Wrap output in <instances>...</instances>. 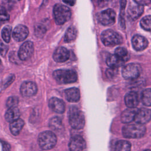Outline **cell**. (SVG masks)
Here are the masks:
<instances>
[{
    "instance_id": "1",
    "label": "cell",
    "mask_w": 151,
    "mask_h": 151,
    "mask_svg": "<svg viewBox=\"0 0 151 151\" xmlns=\"http://www.w3.org/2000/svg\"><path fill=\"white\" fill-rule=\"evenodd\" d=\"M145 126L139 123L126 125L122 129L123 135L126 138H140L145 134Z\"/></svg>"
},
{
    "instance_id": "2",
    "label": "cell",
    "mask_w": 151,
    "mask_h": 151,
    "mask_svg": "<svg viewBox=\"0 0 151 151\" xmlns=\"http://www.w3.org/2000/svg\"><path fill=\"white\" fill-rule=\"evenodd\" d=\"M53 14L55 23L58 25H62L69 20L71 12L70 8L67 6L57 4L54 7Z\"/></svg>"
},
{
    "instance_id": "3",
    "label": "cell",
    "mask_w": 151,
    "mask_h": 151,
    "mask_svg": "<svg viewBox=\"0 0 151 151\" xmlns=\"http://www.w3.org/2000/svg\"><path fill=\"white\" fill-rule=\"evenodd\" d=\"M54 78L61 84L74 83L77 80V73L70 70H57L52 74Z\"/></svg>"
},
{
    "instance_id": "4",
    "label": "cell",
    "mask_w": 151,
    "mask_h": 151,
    "mask_svg": "<svg viewBox=\"0 0 151 151\" xmlns=\"http://www.w3.org/2000/svg\"><path fill=\"white\" fill-rule=\"evenodd\" d=\"M40 147L43 150H49L53 148L57 143V137L51 131H44L40 133L38 137Z\"/></svg>"
},
{
    "instance_id": "5",
    "label": "cell",
    "mask_w": 151,
    "mask_h": 151,
    "mask_svg": "<svg viewBox=\"0 0 151 151\" xmlns=\"http://www.w3.org/2000/svg\"><path fill=\"white\" fill-rule=\"evenodd\" d=\"M69 123L73 129H83L85 124V118L83 112L76 107H72L69 112Z\"/></svg>"
},
{
    "instance_id": "6",
    "label": "cell",
    "mask_w": 151,
    "mask_h": 151,
    "mask_svg": "<svg viewBox=\"0 0 151 151\" xmlns=\"http://www.w3.org/2000/svg\"><path fill=\"white\" fill-rule=\"evenodd\" d=\"M101 40L104 45L107 47L114 46L123 42L122 36L111 29L104 31L101 33Z\"/></svg>"
},
{
    "instance_id": "7",
    "label": "cell",
    "mask_w": 151,
    "mask_h": 151,
    "mask_svg": "<svg viewBox=\"0 0 151 151\" xmlns=\"http://www.w3.org/2000/svg\"><path fill=\"white\" fill-rule=\"evenodd\" d=\"M122 76L126 80L137 78L140 73V67L138 64L131 63L126 65L122 69Z\"/></svg>"
},
{
    "instance_id": "8",
    "label": "cell",
    "mask_w": 151,
    "mask_h": 151,
    "mask_svg": "<svg viewBox=\"0 0 151 151\" xmlns=\"http://www.w3.org/2000/svg\"><path fill=\"white\" fill-rule=\"evenodd\" d=\"M97 19L103 25H111L115 22L116 13L111 9L104 10L98 14Z\"/></svg>"
},
{
    "instance_id": "9",
    "label": "cell",
    "mask_w": 151,
    "mask_h": 151,
    "mask_svg": "<svg viewBox=\"0 0 151 151\" xmlns=\"http://www.w3.org/2000/svg\"><path fill=\"white\" fill-rule=\"evenodd\" d=\"M34 52L33 43L28 41L24 42L20 47L18 51V57L21 60L25 61L29 59Z\"/></svg>"
},
{
    "instance_id": "10",
    "label": "cell",
    "mask_w": 151,
    "mask_h": 151,
    "mask_svg": "<svg viewBox=\"0 0 151 151\" xmlns=\"http://www.w3.org/2000/svg\"><path fill=\"white\" fill-rule=\"evenodd\" d=\"M68 147L70 151H84L86 143L81 136L76 135L71 139Z\"/></svg>"
},
{
    "instance_id": "11",
    "label": "cell",
    "mask_w": 151,
    "mask_h": 151,
    "mask_svg": "<svg viewBox=\"0 0 151 151\" xmlns=\"http://www.w3.org/2000/svg\"><path fill=\"white\" fill-rule=\"evenodd\" d=\"M20 92L24 97H31L37 92V86L32 81L24 82L20 87Z\"/></svg>"
},
{
    "instance_id": "12",
    "label": "cell",
    "mask_w": 151,
    "mask_h": 151,
    "mask_svg": "<svg viewBox=\"0 0 151 151\" xmlns=\"http://www.w3.org/2000/svg\"><path fill=\"white\" fill-rule=\"evenodd\" d=\"M151 119V110L146 108H141L137 110L134 121L139 124H144Z\"/></svg>"
},
{
    "instance_id": "13",
    "label": "cell",
    "mask_w": 151,
    "mask_h": 151,
    "mask_svg": "<svg viewBox=\"0 0 151 151\" xmlns=\"http://www.w3.org/2000/svg\"><path fill=\"white\" fill-rule=\"evenodd\" d=\"M28 28L24 25H18L14 29L12 35L16 41H22L26 39L28 35Z\"/></svg>"
},
{
    "instance_id": "14",
    "label": "cell",
    "mask_w": 151,
    "mask_h": 151,
    "mask_svg": "<svg viewBox=\"0 0 151 151\" xmlns=\"http://www.w3.org/2000/svg\"><path fill=\"white\" fill-rule=\"evenodd\" d=\"M48 106L50 109L59 114L63 113L65 111V104L63 100L57 97H52L48 101Z\"/></svg>"
},
{
    "instance_id": "15",
    "label": "cell",
    "mask_w": 151,
    "mask_h": 151,
    "mask_svg": "<svg viewBox=\"0 0 151 151\" xmlns=\"http://www.w3.org/2000/svg\"><path fill=\"white\" fill-rule=\"evenodd\" d=\"M52 57L54 60L57 63L65 62L69 58L70 52L67 48L60 47L55 50Z\"/></svg>"
},
{
    "instance_id": "16",
    "label": "cell",
    "mask_w": 151,
    "mask_h": 151,
    "mask_svg": "<svg viewBox=\"0 0 151 151\" xmlns=\"http://www.w3.org/2000/svg\"><path fill=\"white\" fill-rule=\"evenodd\" d=\"M132 44L135 50L142 51L147 47L148 41L144 37L140 35H136L132 38Z\"/></svg>"
},
{
    "instance_id": "17",
    "label": "cell",
    "mask_w": 151,
    "mask_h": 151,
    "mask_svg": "<svg viewBox=\"0 0 151 151\" xmlns=\"http://www.w3.org/2000/svg\"><path fill=\"white\" fill-rule=\"evenodd\" d=\"M144 11V6L139 4L130 5L127 10L128 17L132 20L138 19Z\"/></svg>"
},
{
    "instance_id": "18",
    "label": "cell",
    "mask_w": 151,
    "mask_h": 151,
    "mask_svg": "<svg viewBox=\"0 0 151 151\" xmlns=\"http://www.w3.org/2000/svg\"><path fill=\"white\" fill-rule=\"evenodd\" d=\"M137 109L134 108H129L124 110L121 114L120 119L123 123H129L134 119Z\"/></svg>"
},
{
    "instance_id": "19",
    "label": "cell",
    "mask_w": 151,
    "mask_h": 151,
    "mask_svg": "<svg viewBox=\"0 0 151 151\" xmlns=\"http://www.w3.org/2000/svg\"><path fill=\"white\" fill-rule=\"evenodd\" d=\"M64 95L66 100L70 102H77L80 97L79 90L76 87L65 90L64 91Z\"/></svg>"
},
{
    "instance_id": "20",
    "label": "cell",
    "mask_w": 151,
    "mask_h": 151,
    "mask_svg": "<svg viewBox=\"0 0 151 151\" xmlns=\"http://www.w3.org/2000/svg\"><path fill=\"white\" fill-rule=\"evenodd\" d=\"M139 96L136 92H129L124 97V102L129 108H134L139 103Z\"/></svg>"
},
{
    "instance_id": "21",
    "label": "cell",
    "mask_w": 151,
    "mask_h": 151,
    "mask_svg": "<svg viewBox=\"0 0 151 151\" xmlns=\"http://www.w3.org/2000/svg\"><path fill=\"white\" fill-rule=\"evenodd\" d=\"M125 61L119 57L116 54L110 55L107 60L106 63L110 68H117L123 65Z\"/></svg>"
},
{
    "instance_id": "22",
    "label": "cell",
    "mask_w": 151,
    "mask_h": 151,
    "mask_svg": "<svg viewBox=\"0 0 151 151\" xmlns=\"http://www.w3.org/2000/svg\"><path fill=\"white\" fill-rule=\"evenodd\" d=\"M20 116V112L17 107H13L9 108L5 114V120L9 123L14 122V120L19 119Z\"/></svg>"
},
{
    "instance_id": "23",
    "label": "cell",
    "mask_w": 151,
    "mask_h": 151,
    "mask_svg": "<svg viewBox=\"0 0 151 151\" xmlns=\"http://www.w3.org/2000/svg\"><path fill=\"white\" fill-rule=\"evenodd\" d=\"M24 125V122L21 119L19 118L11 122L9 126V129L11 133L15 136L19 134Z\"/></svg>"
},
{
    "instance_id": "24",
    "label": "cell",
    "mask_w": 151,
    "mask_h": 151,
    "mask_svg": "<svg viewBox=\"0 0 151 151\" xmlns=\"http://www.w3.org/2000/svg\"><path fill=\"white\" fill-rule=\"evenodd\" d=\"M77 35V31L76 28L73 27H70L66 31L64 37V41L66 42H70L73 40H74Z\"/></svg>"
},
{
    "instance_id": "25",
    "label": "cell",
    "mask_w": 151,
    "mask_h": 151,
    "mask_svg": "<svg viewBox=\"0 0 151 151\" xmlns=\"http://www.w3.org/2000/svg\"><path fill=\"white\" fill-rule=\"evenodd\" d=\"M131 144L127 140H119L116 142L114 151H130Z\"/></svg>"
},
{
    "instance_id": "26",
    "label": "cell",
    "mask_w": 151,
    "mask_h": 151,
    "mask_svg": "<svg viewBox=\"0 0 151 151\" xmlns=\"http://www.w3.org/2000/svg\"><path fill=\"white\" fill-rule=\"evenodd\" d=\"M141 100L144 105L151 106V88H146L143 91Z\"/></svg>"
},
{
    "instance_id": "27",
    "label": "cell",
    "mask_w": 151,
    "mask_h": 151,
    "mask_svg": "<svg viewBox=\"0 0 151 151\" xmlns=\"http://www.w3.org/2000/svg\"><path fill=\"white\" fill-rule=\"evenodd\" d=\"M49 126L53 130L57 131L61 129L63 127L61 120L57 117L51 118L49 122Z\"/></svg>"
},
{
    "instance_id": "28",
    "label": "cell",
    "mask_w": 151,
    "mask_h": 151,
    "mask_svg": "<svg viewBox=\"0 0 151 151\" xmlns=\"http://www.w3.org/2000/svg\"><path fill=\"white\" fill-rule=\"evenodd\" d=\"M126 5V0H121L120 1V12L119 19V22L120 26L124 29L125 28V21L124 19V9Z\"/></svg>"
},
{
    "instance_id": "29",
    "label": "cell",
    "mask_w": 151,
    "mask_h": 151,
    "mask_svg": "<svg viewBox=\"0 0 151 151\" xmlns=\"http://www.w3.org/2000/svg\"><path fill=\"white\" fill-rule=\"evenodd\" d=\"M12 33V27L10 25L5 26L1 31V36L5 42H9L11 40Z\"/></svg>"
},
{
    "instance_id": "30",
    "label": "cell",
    "mask_w": 151,
    "mask_h": 151,
    "mask_svg": "<svg viewBox=\"0 0 151 151\" xmlns=\"http://www.w3.org/2000/svg\"><path fill=\"white\" fill-rule=\"evenodd\" d=\"M141 27L147 31H151V15L144 17L140 20Z\"/></svg>"
},
{
    "instance_id": "31",
    "label": "cell",
    "mask_w": 151,
    "mask_h": 151,
    "mask_svg": "<svg viewBox=\"0 0 151 151\" xmlns=\"http://www.w3.org/2000/svg\"><path fill=\"white\" fill-rule=\"evenodd\" d=\"M114 54L117 55L120 58L123 59L125 61H127L129 58V54H128V51L127 50L123 48V47H117L115 50Z\"/></svg>"
},
{
    "instance_id": "32",
    "label": "cell",
    "mask_w": 151,
    "mask_h": 151,
    "mask_svg": "<svg viewBox=\"0 0 151 151\" xmlns=\"http://www.w3.org/2000/svg\"><path fill=\"white\" fill-rule=\"evenodd\" d=\"M34 32L37 37H42L46 32V28L42 24H37L35 26Z\"/></svg>"
},
{
    "instance_id": "33",
    "label": "cell",
    "mask_w": 151,
    "mask_h": 151,
    "mask_svg": "<svg viewBox=\"0 0 151 151\" xmlns=\"http://www.w3.org/2000/svg\"><path fill=\"white\" fill-rule=\"evenodd\" d=\"M18 103V99L17 97L12 96L9 97L6 102V106L8 108L13 107H17V105Z\"/></svg>"
},
{
    "instance_id": "34",
    "label": "cell",
    "mask_w": 151,
    "mask_h": 151,
    "mask_svg": "<svg viewBox=\"0 0 151 151\" xmlns=\"http://www.w3.org/2000/svg\"><path fill=\"white\" fill-rule=\"evenodd\" d=\"M9 19V15L6 9L0 6V22L6 21Z\"/></svg>"
},
{
    "instance_id": "35",
    "label": "cell",
    "mask_w": 151,
    "mask_h": 151,
    "mask_svg": "<svg viewBox=\"0 0 151 151\" xmlns=\"http://www.w3.org/2000/svg\"><path fill=\"white\" fill-rule=\"evenodd\" d=\"M117 73V69L114 68H110L107 69L106 71V74L107 76L110 78L114 77Z\"/></svg>"
},
{
    "instance_id": "36",
    "label": "cell",
    "mask_w": 151,
    "mask_h": 151,
    "mask_svg": "<svg viewBox=\"0 0 151 151\" xmlns=\"http://www.w3.org/2000/svg\"><path fill=\"white\" fill-rule=\"evenodd\" d=\"M8 47L2 42H0V54L2 57H5L7 53Z\"/></svg>"
},
{
    "instance_id": "37",
    "label": "cell",
    "mask_w": 151,
    "mask_h": 151,
    "mask_svg": "<svg viewBox=\"0 0 151 151\" xmlns=\"http://www.w3.org/2000/svg\"><path fill=\"white\" fill-rule=\"evenodd\" d=\"M2 146V151H11V145L9 143L3 140H0Z\"/></svg>"
},
{
    "instance_id": "38",
    "label": "cell",
    "mask_w": 151,
    "mask_h": 151,
    "mask_svg": "<svg viewBox=\"0 0 151 151\" xmlns=\"http://www.w3.org/2000/svg\"><path fill=\"white\" fill-rule=\"evenodd\" d=\"M134 1L137 4L144 6V5H148L151 2V0H134Z\"/></svg>"
},
{
    "instance_id": "39",
    "label": "cell",
    "mask_w": 151,
    "mask_h": 151,
    "mask_svg": "<svg viewBox=\"0 0 151 151\" xmlns=\"http://www.w3.org/2000/svg\"><path fill=\"white\" fill-rule=\"evenodd\" d=\"M110 1V0H97V4L100 6L103 7L106 5H107L109 2Z\"/></svg>"
},
{
    "instance_id": "40",
    "label": "cell",
    "mask_w": 151,
    "mask_h": 151,
    "mask_svg": "<svg viewBox=\"0 0 151 151\" xmlns=\"http://www.w3.org/2000/svg\"><path fill=\"white\" fill-rule=\"evenodd\" d=\"M15 79V76H12L11 77H10L9 78H8V81L5 83V87H7V86H8L9 84H11L12 83V81H14V80Z\"/></svg>"
},
{
    "instance_id": "41",
    "label": "cell",
    "mask_w": 151,
    "mask_h": 151,
    "mask_svg": "<svg viewBox=\"0 0 151 151\" xmlns=\"http://www.w3.org/2000/svg\"><path fill=\"white\" fill-rule=\"evenodd\" d=\"M76 1V0H63V1L65 4H66L67 5H71V6H73L75 4Z\"/></svg>"
},
{
    "instance_id": "42",
    "label": "cell",
    "mask_w": 151,
    "mask_h": 151,
    "mask_svg": "<svg viewBox=\"0 0 151 151\" xmlns=\"http://www.w3.org/2000/svg\"><path fill=\"white\" fill-rule=\"evenodd\" d=\"M145 151H151L150 150H149V149H147V150H145Z\"/></svg>"
},
{
    "instance_id": "43",
    "label": "cell",
    "mask_w": 151,
    "mask_h": 151,
    "mask_svg": "<svg viewBox=\"0 0 151 151\" xmlns=\"http://www.w3.org/2000/svg\"><path fill=\"white\" fill-rule=\"evenodd\" d=\"M1 60H0V64H1Z\"/></svg>"
}]
</instances>
